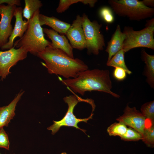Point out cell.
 <instances>
[{
    "instance_id": "obj_1",
    "label": "cell",
    "mask_w": 154,
    "mask_h": 154,
    "mask_svg": "<svg viewBox=\"0 0 154 154\" xmlns=\"http://www.w3.org/2000/svg\"><path fill=\"white\" fill-rule=\"evenodd\" d=\"M58 78L68 90L82 96L87 91H97L108 93L116 98L120 97L111 90L112 82L110 72L107 70L88 69L80 72L74 78Z\"/></svg>"
},
{
    "instance_id": "obj_2",
    "label": "cell",
    "mask_w": 154,
    "mask_h": 154,
    "mask_svg": "<svg viewBox=\"0 0 154 154\" xmlns=\"http://www.w3.org/2000/svg\"><path fill=\"white\" fill-rule=\"evenodd\" d=\"M37 56L44 61L42 64L49 74L59 75L66 79L75 78L80 72L88 69V65L81 60L72 58L62 50L51 46Z\"/></svg>"
},
{
    "instance_id": "obj_3",
    "label": "cell",
    "mask_w": 154,
    "mask_h": 154,
    "mask_svg": "<svg viewBox=\"0 0 154 154\" xmlns=\"http://www.w3.org/2000/svg\"><path fill=\"white\" fill-rule=\"evenodd\" d=\"M40 13L39 9L34 13L28 21V28L23 36L15 41L13 45L17 48L23 47L28 52L36 56L51 45V42L44 38L39 20Z\"/></svg>"
},
{
    "instance_id": "obj_4",
    "label": "cell",
    "mask_w": 154,
    "mask_h": 154,
    "mask_svg": "<svg viewBox=\"0 0 154 154\" xmlns=\"http://www.w3.org/2000/svg\"><path fill=\"white\" fill-rule=\"evenodd\" d=\"M123 32L125 35L122 49L125 52L137 47L154 49V19L148 20L145 27L138 31L129 26H125Z\"/></svg>"
},
{
    "instance_id": "obj_5",
    "label": "cell",
    "mask_w": 154,
    "mask_h": 154,
    "mask_svg": "<svg viewBox=\"0 0 154 154\" xmlns=\"http://www.w3.org/2000/svg\"><path fill=\"white\" fill-rule=\"evenodd\" d=\"M108 2L116 14L127 17L131 20L139 21L151 17L154 14V9L145 6L141 1L110 0Z\"/></svg>"
},
{
    "instance_id": "obj_6",
    "label": "cell",
    "mask_w": 154,
    "mask_h": 154,
    "mask_svg": "<svg viewBox=\"0 0 154 154\" xmlns=\"http://www.w3.org/2000/svg\"><path fill=\"white\" fill-rule=\"evenodd\" d=\"M72 92H73L74 95L66 96L63 99L64 102L67 104L68 106V108L65 115L60 120L57 121L53 120V124L47 128V129L52 131L51 133L52 135H54L59 130L60 127L63 126L73 127L81 130L86 134V130L80 128L78 126V124L80 122L87 123L88 120L92 118L93 115L92 112L94 111L92 110L91 115L88 117L79 119L76 118L74 114V109L79 102H84L91 105L93 103L94 101L90 99H82L75 93Z\"/></svg>"
},
{
    "instance_id": "obj_7",
    "label": "cell",
    "mask_w": 154,
    "mask_h": 154,
    "mask_svg": "<svg viewBox=\"0 0 154 154\" xmlns=\"http://www.w3.org/2000/svg\"><path fill=\"white\" fill-rule=\"evenodd\" d=\"M82 17L87 52L89 54L98 55L100 51L103 50L105 46L104 36L100 30L102 25L96 21H90L85 13Z\"/></svg>"
},
{
    "instance_id": "obj_8",
    "label": "cell",
    "mask_w": 154,
    "mask_h": 154,
    "mask_svg": "<svg viewBox=\"0 0 154 154\" xmlns=\"http://www.w3.org/2000/svg\"><path fill=\"white\" fill-rule=\"evenodd\" d=\"M12 48L5 51H0V77L1 80L5 79L11 73V68L19 61L25 59L27 51L23 47Z\"/></svg>"
},
{
    "instance_id": "obj_9",
    "label": "cell",
    "mask_w": 154,
    "mask_h": 154,
    "mask_svg": "<svg viewBox=\"0 0 154 154\" xmlns=\"http://www.w3.org/2000/svg\"><path fill=\"white\" fill-rule=\"evenodd\" d=\"M16 6L12 5H0V47L1 48L8 41L13 29L11 21L14 16Z\"/></svg>"
},
{
    "instance_id": "obj_10",
    "label": "cell",
    "mask_w": 154,
    "mask_h": 154,
    "mask_svg": "<svg viewBox=\"0 0 154 154\" xmlns=\"http://www.w3.org/2000/svg\"><path fill=\"white\" fill-rule=\"evenodd\" d=\"M116 120L135 129L142 135L146 128V119L135 107H130L127 105L123 114Z\"/></svg>"
},
{
    "instance_id": "obj_11",
    "label": "cell",
    "mask_w": 154,
    "mask_h": 154,
    "mask_svg": "<svg viewBox=\"0 0 154 154\" xmlns=\"http://www.w3.org/2000/svg\"><path fill=\"white\" fill-rule=\"evenodd\" d=\"M82 24V17L78 15L65 34L73 48L80 50H82L86 47Z\"/></svg>"
},
{
    "instance_id": "obj_12",
    "label": "cell",
    "mask_w": 154,
    "mask_h": 154,
    "mask_svg": "<svg viewBox=\"0 0 154 154\" xmlns=\"http://www.w3.org/2000/svg\"><path fill=\"white\" fill-rule=\"evenodd\" d=\"M23 10L21 7L15 8L14 13L15 18L14 27L8 42L1 48L2 50H9L13 48L15 38L17 37L21 38L27 30L29 21L23 19Z\"/></svg>"
},
{
    "instance_id": "obj_13",
    "label": "cell",
    "mask_w": 154,
    "mask_h": 154,
    "mask_svg": "<svg viewBox=\"0 0 154 154\" xmlns=\"http://www.w3.org/2000/svg\"><path fill=\"white\" fill-rule=\"evenodd\" d=\"M43 32L51 40V46L52 48L60 49L66 53L69 56L74 58L73 48L66 37L61 35L52 29H43Z\"/></svg>"
},
{
    "instance_id": "obj_14",
    "label": "cell",
    "mask_w": 154,
    "mask_h": 154,
    "mask_svg": "<svg viewBox=\"0 0 154 154\" xmlns=\"http://www.w3.org/2000/svg\"><path fill=\"white\" fill-rule=\"evenodd\" d=\"M24 92V91H21L8 105L0 107V129L4 126H8L11 120L15 115L17 104Z\"/></svg>"
},
{
    "instance_id": "obj_15",
    "label": "cell",
    "mask_w": 154,
    "mask_h": 154,
    "mask_svg": "<svg viewBox=\"0 0 154 154\" xmlns=\"http://www.w3.org/2000/svg\"><path fill=\"white\" fill-rule=\"evenodd\" d=\"M125 38V34L121 31L120 25H117L110 40L107 43L106 50L108 54L107 62L116 53L122 49Z\"/></svg>"
},
{
    "instance_id": "obj_16",
    "label": "cell",
    "mask_w": 154,
    "mask_h": 154,
    "mask_svg": "<svg viewBox=\"0 0 154 154\" xmlns=\"http://www.w3.org/2000/svg\"><path fill=\"white\" fill-rule=\"evenodd\" d=\"M38 18L41 26L44 25H47L60 34L65 35L71 25L54 17H49L40 13Z\"/></svg>"
},
{
    "instance_id": "obj_17",
    "label": "cell",
    "mask_w": 154,
    "mask_h": 154,
    "mask_svg": "<svg viewBox=\"0 0 154 154\" xmlns=\"http://www.w3.org/2000/svg\"><path fill=\"white\" fill-rule=\"evenodd\" d=\"M142 58L145 64L144 75L146 81L152 88L154 87V56L147 54L144 50L142 51Z\"/></svg>"
},
{
    "instance_id": "obj_18",
    "label": "cell",
    "mask_w": 154,
    "mask_h": 154,
    "mask_svg": "<svg viewBox=\"0 0 154 154\" xmlns=\"http://www.w3.org/2000/svg\"><path fill=\"white\" fill-rule=\"evenodd\" d=\"M25 7L23 10V17L29 21L34 13L42 6L41 1L39 0H25Z\"/></svg>"
},
{
    "instance_id": "obj_19",
    "label": "cell",
    "mask_w": 154,
    "mask_h": 154,
    "mask_svg": "<svg viewBox=\"0 0 154 154\" xmlns=\"http://www.w3.org/2000/svg\"><path fill=\"white\" fill-rule=\"evenodd\" d=\"M125 53L122 49L121 50L113 56L109 61L107 62L106 65L109 66L121 68L127 74H130L132 72L128 69L125 62Z\"/></svg>"
},
{
    "instance_id": "obj_20",
    "label": "cell",
    "mask_w": 154,
    "mask_h": 154,
    "mask_svg": "<svg viewBox=\"0 0 154 154\" xmlns=\"http://www.w3.org/2000/svg\"><path fill=\"white\" fill-rule=\"evenodd\" d=\"M97 1L96 0H60L56 11L59 13H62L68 9L71 5L78 2L89 5L90 7H93Z\"/></svg>"
},
{
    "instance_id": "obj_21",
    "label": "cell",
    "mask_w": 154,
    "mask_h": 154,
    "mask_svg": "<svg viewBox=\"0 0 154 154\" xmlns=\"http://www.w3.org/2000/svg\"><path fill=\"white\" fill-rule=\"evenodd\" d=\"M127 128L124 123L119 122L111 125L107 128V131L110 136H118L121 137L124 135Z\"/></svg>"
},
{
    "instance_id": "obj_22",
    "label": "cell",
    "mask_w": 154,
    "mask_h": 154,
    "mask_svg": "<svg viewBox=\"0 0 154 154\" xmlns=\"http://www.w3.org/2000/svg\"><path fill=\"white\" fill-rule=\"evenodd\" d=\"M142 140L148 147L154 146V124L146 127L142 134Z\"/></svg>"
},
{
    "instance_id": "obj_23",
    "label": "cell",
    "mask_w": 154,
    "mask_h": 154,
    "mask_svg": "<svg viewBox=\"0 0 154 154\" xmlns=\"http://www.w3.org/2000/svg\"><path fill=\"white\" fill-rule=\"evenodd\" d=\"M141 112L146 119L154 123V101L146 102L141 106Z\"/></svg>"
},
{
    "instance_id": "obj_24",
    "label": "cell",
    "mask_w": 154,
    "mask_h": 154,
    "mask_svg": "<svg viewBox=\"0 0 154 154\" xmlns=\"http://www.w3.org/2000/svg\"><path fill=\"white\" fill-rule=\"evenodd\" d=\"M120 137L121 139L126 141H136L142 140V135L135 129L129 127L125 133Z\"/></svg>"
},
{
    "instance_id": "obj_25",
    "label": "cell",
    "mask_w": 154,
    "mask_h": 154,
    "mask_svg": "<svg viewBox=\"0 0 154 154\" xmlns=\"http://www.w3.org/2000/svg\"><path fill=\"white\" fill-rule=\"evenodd\" d=\"M99 13L101 18L107 23H111L114 21V17L109 8L106 7L102 8L99 11Z\"/></svg>"
},
{
    "instance_id": "obj_26",
    "label": "cell",
    "mask_w": 154,
    "mask_h": 154,
    "mask_svg": "<svg viewBox=\"0 0 154 154\" xmlns=\"http://www.w3.org/2000/svg\"><path fill=\"white\" fill-rule=\"evenodd\" d=\"M10 143L8 135L3 128L0 129V147L9 150Z\"/></svg>"
},
{
    "instance_id": "obj_27",
    "label": "cell",
    "mask_w": 154,
    "mask_h": 154,
    "mask_svg": "<svg viewBox=\"0 0 154 154\" xmlns=\"http://www.w3.org/2000/svg\"><path fill=\"white\" fill-rule=\"evenodd\" d=\"M113 72L114 77L119 81H121L124 80L126 76V72L123 69L119 68H115Z\"/></svg>"
},
{
    "instance_id": "obj_28",
    "label": "cell",
    "mask_w": 154,
    "mask_h": 154,
    "mask_svg": "<svg viewBox=\"0 0 154 154\" xmlns=\"http://www.w3.org/2000/svg\"><path fill=\"white\" fill-rule=\"evenodd\" d=\"M7 3L8 5H12L16 6H20L21 1L19 0H0V5L3 3Z\"/></svg>"
},
{
    "instance_id": "obj_29",
    "label": "cell",
    "mask_w": 154,
    "mask_h": 154,
    "mask_svg": "<svg viewBox=\"0 0 154 154\" xmlns=\"http://www.w3.org/2000/svg\"><path fill=\"white\" fill-rule=\"evenodd\" d=\"M141 1L145 6L148 7L153 8L154 7V0H143Z\"/></svg>"
},
{
    "instance_id": "obj_30",
    "label": "cell",
    "mask_w": 154,
    "mask_h": 154,
    "mask_svg": "<svg viewBox=\"0 0 154 154\" xmlns=\"http://www.w3.org/2000/svg\"><path fill=\"white\" fill-rule=\"evenodd\" d=\"M60 154H68L65 152H63L61 153Z\"/></svg>"
},
{
    "instance_id": "obj_31",
    "label": "cell",
    "mask_w": 154,
    "mask_h": 154,
    "mask_svg": "<svg viewBox=\"0 0 154 154\" xmlns=\"http://www.w3.org/2000/svg\"><path fill=\"white\" fill-rule=\"evenodd\" d=\"M0 154H1L0 153ZM13 154H15V153H14Z\"/></svg>"
},
{
    "instance_id": "obj_32",
    "label": "cell",
    "mask_w": 154,
    "mask_h": 154,
    "mask_svg": "<svg viewBox=\"0 0 154 154\" xmlns=\"http://www.w3.org/2000/svg\"></svg>"
}]
</instances>
